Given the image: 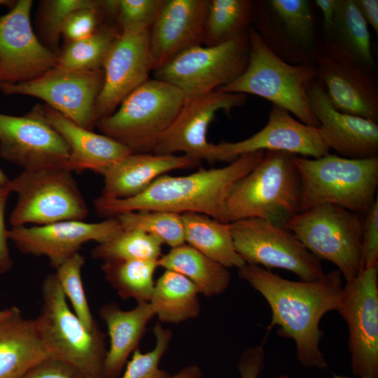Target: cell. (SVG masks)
Here are the masks:
<instances>
[{"instance_id":"cell-1","label":"cell","mask_w":378,"mask_h":378,"mask_svg":"<svg viewBox=\"0 0 378 378\" xmlns=\"http://www.w3.org/2000/svg\"><path fill=\"white\" fill-rule=\"evenodd\" d=\"M238 276L265 299L272 312L270 330L278 326L280 337L292 339L298 361L307 368L323 369L328 363L320 349L322 317L337 310L343 277L337 270L320 279L290 281L260 266L245 264Z\"/></svg>"},{"instance_id":"cell-2","label":"cell","mask_w":378,"mask_h":378,"mask_svg":"<svg viewBox=\"0 0 378 378\" xmlns=\"http://www.w3.org/2000/svg\"><path fill=\"white\" fill-rule=\"evenodd\" d=\"M265 151L240 155L227 166L204 169L184 176L164 174L141 193L127 199L94 200L95 211L102 218H114L124 213L148 210L177 214L194 212L223 223L224 203L232 186L251 171Z\"/></svg>"},{"instance_id":"cell-3","label":"cell","mask_w":378,"mask_h":378,"mask_svg":"<svg viewBox=\"0 0 378 378\" xmlns=\"http://www.w3.org/2000/svg\"><path fill=\"white\" fill-rule=\"evenodd\" d=\"M295 155L267 150L261 160L230 188L223 223L260 218L285 226L299 212L301 185Z\"/></svg>"},{"instance_id":"cell-4","label":"cell","mask_w":378,"mask_h":378,"mask_svg":"<svg viewBox=\"0 0 378 378\" xmlns=\"http://www.w3.org/2000/svg\"><path fill=\"white\" fill-rule=\"evenodd\" d=\"M301 194L299 212L330 204L364 215L378 187V157L351 159L330 153L318 158L296 155Z\"/></svg>"},{"instance_id":"cell-5","label":"cell","mask_w":378,"mask_h":378,"mask_svg":"<svg viewBox=\"0 0 378 378\" xmlns=\"http://www.w3.org/2000/svg\"><path fill=\"white\" fill-rule=\"evenodd\" d=\"M248 39L249 57L245 71L216 90L258 96L286 109L301 122L318 128L319 123L308 97L311 84L318 78L316 66L285 62L268 49L252 27Z\"/></svg>"},{"instance_id":"cell-6","label":"cell","mask_w":378,"mask_h":378,"mask_svg":"<svg viewBox=\"0 0 378 378\" xmlns=\"http://www.w3.org/2000/svg\"><path fill=\"white\" fill-rule=\"evenodd\" d=\"M186 100L175 86L148 79L111 115L97 120L99 131L133 153H153Z\"/></svg>"},{"instance_id":"cell-7","label":"cell","mask_w":378,"mask_h":378,"mask_svg":"<svg viewBox=\"0 0 378 378\" xmlns=\"http://www.w3.org/2000/svg\"><path fill=\"white\" fill-rule=\"evenodd\" d=\"M41 293V311L34 322L50 357L71 365L88 378H102L106 350L101 330H88L70 309L55 274L44 279Z\"/></svg>"},{"instance_id":"cell-8","label":"cell","mask_w":378,"mask_h":378,"mask_svg":"<svg viewBox=\"0 0 378 378\" xmlns=\"http://www.w3.org/2000/svg\"><path fill=\"white\" fill-rule=\"evenodd\" d=\"M363 215L325 204L298 212L286 227L319 260L333 263L346 282L363 270Z\"/></svg>"},{"instance_id":"cell-9","label":"cell","mask_w":378,"mask_h":378,"mask_svg":"<svg viewBox=\"0 0 378 378\" xmlns=\"http://www.w3.org/2000/svg\"><path fill=\"white\" fill-rule=\"evenodd\" d=\"M8 186L18 195L9 218L12 227L83 220L88 216L85 198L68 169L23 170Z\"/></svg>"},{"instance_id":"cell-10","label":"cell","mask_w":378,"mask_h":378,"mask_svg":"<svg viewBox=\"0 0 378 378\" xmlns=\"http://www.w3.org/2000/svg\"><path fill=\"white\" fill-rule=\"evenodd\" d=\"M251 27L276 56L292 65L316 66L321 31L307 0H255Z\"/></svg>"},{"instance_id":"cell-11","label":"cell","mask_w":378,"mask_h":378,"mask_svg":"<svg viewBox=\"0 0 378 378\" xmlns=\"http://www.w3.org/2000/svg\"><path fill=\"white\" fill-rule=\"evenodd\" d=\"M248 57V32L221 45L190 48L153 74L154 78L177 88L186 98L195 97L234 81L245 71Z\"/></svg>"},{"instance_id":"cell-12","label":"cell","mask_w":378,"mask_h":378,"mask_svg":"<svg viewBox=\"0 0 378 378\" xmlns=\"http://www.w3.org/2000/svg\"><path fill=\"white\" fill-rule=\"evenodd\" d=\"M229 224L235 250L246 264L286 270L304 281L325 275L321 260L286 227L260 218Z\"/></svg>"},{"instance_id":"cell-13","label":"cell","mask_w":378,"mask_h":378,"mask_svg":"<svg viewBox=\"0 0 378 378\" xmlns=\"http://www.w3.org/2000/svg\"><path fill=\"white\" fill-rule=\"evenodd\" d=\"M337 311L349 330L351 372L378 378V266L346 282Z\"/></svg>"},{"instance_id":"cell-14","label":"cell","mask_w":378,"mask_h":378,"mask_svg":"<svg viewBox=\"0 0 378 378\" xmlns=\"http://www.w3.org/2000/svg\"><path fill=\"white\" fill-rule=\"evenodd\" d=\"M103 83V69L75 71L54 66L27 82L0 83V90L41 99L76 125L92 130L97 122L95 104Z\"/></svg>"},{"instance_id":"cell-15","label":"cell","mask_w":378,"mask_h":378,"mask_svg":"<svg viewBox=\"0 0 378 378\" xmlns=\"http://www.w3.org/2000/svg\"><path fill=\"white\" fill-rule=\"evenodd\" d=\"M0 157L23 170L72 171L69 147L46 120L39 104L21 116L0 113Z\"/></svg>"},{"instance_id":"cell-16","label":"cell","mask_w":378,"mask_h":378,"mask_svg":"<svg viewBox=\"0 0 378 378\" xmlns=\"http://www.w3.org/2000/svg\"><path fill=\"white\" fill-rule=\"evenodd\" d=\"M31 0L16 1L0 17V83L35 79L52 69L57 53L35 35L30 22Z\"/></svg>"},{"instance_id":"cell-17","label":"cell","mask_w":378,"mask_h":378,"mask_svg":"<svg viewBox=\"0 0 378 378\" xmlns=\"http://www.w3.org/2000/svg\"><path fill=\"white\" fill-rule=\"evenodd\" d=\"M122 230L115 217L96 223L64 220L32 227H13L8 230V239L24 254L47 257L55 270L78 253L84 244L105 242Z\"/></svg>"},{"instance_id":"cell-18","label":"cell","mask_w":378,"mask_h":378,"mask_svg":"<svg viewBox=\"0 0 378 378\" xmlns=\"http://www.w3.org/2000/svg\"><path fill=\"white\" fill-rule=\"evenodd\" d=\"M259 150H284L312 158L330 154L317 127L307 125L286 109L272 105L266 125L253 135L239 141L212 144L210 162H230L241 155Z\"/></svg>"},{"instance_id":"cell-19","label":"cell","mask_w":378,"mask_h":378,"mask_svg":"<svg viewBox=\"0 0 378 378\" xmlns=\"http://www.w3.org/2000/svg\"><path fill=\"white\" fill-rule=\"evenodd\" d=\"M148 36L149 31H120L102 68L104 83L94 108L97 122L113 113L132 92L149 79L153 68Z\"/></svg>"},{"instance_id":"cell-20","label":"cell","mask_w":378,"mask_h":378,"mask_svg":"<svg viewBox=\"0 0 378 378\" xmlns=\"http://www.w3.org/2000/svg\"><path fill=\"white\" fill-rule=\"evenodd\" d=\"M246 94L213 91L186 98L174 122L164 134L153 153L174 155L183 153L192 158L210 162L213 143L207 140L211 122L219 111L230 112L242 106Z\"/></svg>"},{"instance_id":"cell-21","label":"cell","mask_w":378,"mask_h":378,"mask_svg":"<svg viewBox=\"0 0 378 378\" xmlns=\"http://www.w3.org/2000/svg\"><path fill=\"white\" fill-rule=\"evenodd\" d=\"M308 97L321 137L330 150L351 159L378 157L377 122L335 109L318 78L311 84Z\"/></svg>"},{"instance_id":"cell-22","label":"cell","mask_w":378,"mask_h":378,"mask_svg":"<svg viewBox=\"0 0 378 378\" xmlns=\"http://www.w3.org/2000/svg\"><path fill=\"white\" fill-rule=\"evenodd\" d=\"M209 0H164L149 30L153 71L183 52L204 44Z\"/></svg>"},{"instance_id":"cell-23","label":"cell","mask_w":378,"mask_h":378,"mask_svg":"<svg viewBox=\"0 0 378 378\" xmlns=\"http://www.w3.org/2000/svg\"><path fill=\"white\" fill-rule=\"evenodd\" d=\"M332 106L337 111L378 121V85L376 75L356 65L333 59L324 53L316 64Z\"/></svg>"},{"instance_id":"cell-24","label":"cell","mask_w":378,"mask_h":378,"mask_svg":"<svg viewBox=\"0 0 378 378\" xmlns=\"http://www.w3.org/2000/svg\"><path fill=\"white\" fill-rule=\"evenodd\" d=\"M201 161L186 155L132 153L111 166L102 176L101 197L127 199L147 189L160 176L176 169H192Z\"/></svg>"},{"instance_id":"cell-25","label":"cell","mask_w":378,"mask_h":378,"mask_svg":"<svg viewBox=\"0 0 378 378\" xmlns=\"http://www.w3.org/2000/svg\"><path fill=\"white\" fill-rule=\"evenodd\" d=\"M48 123L70 149L73 172L90 170L103 175L111 166L133 153L113 139L83 128L48 106L43 105Z\"/></svg>"},{"instance_id":"cell-26","label":"cell","mask_w":378,"mask_h":378,"mask_svg":"<svg viewBox=\"0 0 378 378\" xmlns=\"http://www.w3.org/2000/svg\"><path fill=\"white\" fill-rule=\"evenodd\" d=\"M321 35L323 53L376 75L368 25L354 0H337L333 24Z\"/></svg>"},{"instance_id":"cell-27","label":"cell","mask_w":378,"mask_h":378,"mask_svg":"<svg viewBox=\"0 0 378 378\" xmlns=\"http://www.w3.org/2000/svg\"><path fill=\"white\" fill-rule=\"evenodd\" d=\"M99 314L107 326L110 337L102 378H118L130 354L139 348L155 313L149 302H138L130 310H123L113 302L102 305Z\"/></svg>"},{"instance_id":"cell-28","label":"cell","mask_w":378,"mask_h":378,"mask_svg":"<svg viewBox=\"0 0 378 378\" xmlns=\"http://www.w3.org/2000/svg\"><path fill=\"white\" fill-rule=\"evenodd\" d=\"M48 358L34 319L24 318L15 307L0 321V378H22Z\"/></svg>"},{"instance_id":"cell-29","label":"cell","mask_w":378,"mask_h":378,"mask_svg":"<svg viewBox=\"0 0 378 378\" xmlns=\"http://www.w3.org/2000/svg\"><path fill=\"white\" fill-rule=\"evenodd\" d=\"M158 265L183 275L206 297L222 294L231 282L227 268L186 243L162 254Z\"/></svg>"},{"instance_id":"cell-30","label":"cell","mask_w":378,"mask_h":378,"mask_svg":"<svg viewBox=\"0 0 378 378\" xmlns=\"http://www.w3.org/2000/svg\"><path fill=\"white\" fill-rule=\"evenodd\" d=\"M181 216L186 244L227 269L246 264L235 250L229 223L199 213Z\"/></svg>"},{"instance_id":"cell-31","label":"cell","mask_w":378,"mask_h":378,"mask_svg":"<svg viewBox=\"0 0 378 378\" xmlns=\"http://www.w3.org/2000/svg\"><path fill=\"white\" fill-rule=\"evenodd\" d=\"M198 294L197 288L188 278L165 270L155 282L149 302L160 322L180 323L200 314Z\"/></svg>"},{"instance_id":"cell-32","label":"cell","mask_w":378,"mask_h":378,"mask_svg":"<svg viewBox=\"0 0 378 378\" xmlns=\"http://www.w3.org/2000/svg\"><path fill=\"white\" fill-rule=\"evenodd\" d=\"M255 0H209L204 45H221L248 34Z\"/></svg>"},{"instance_id":"cell-33","label":"cell","mask_w":378,"mask_h":378,"mask_svg":"<svg viewBox=\"0 0 378 378\" xmlns=\"http://www.w3.org/2000/svg\"><path fill=\"white\" fill-rule=\"evenodd\" d=\"M158 267V261L143 260H108L102 265L105 279L118 295L137 303L150 301Z\"/></svg>"},{"instance_id":"cell-34","label":"cell","mask_w":378,"mask_h":378,"mask_svg":"<svg viewBox=\"0 0 378 378\" xmlns=\"http://www.w3.org/2000/svg\"><path fill=\"white\" fill-rule=\"evenodd\" d=\"M120 33L114 27L103 25L89 37L67 43L57 54L55 67L75 71L102 69Z\"/></svg>"},{"instance_id":"cell-35","label":"cell","mask_w":378,"mask_h":378,"mask_svg":"<svg viewBox=\"0 0 378 378\" xmlns=\"http://www.w3.org/2000/svg\"><path fill=\"white\" fill-rule=\"evenodd\" d=\"M162 242L138 230H122L91 250V257L108 260H155L161 257Z\"/></svg>"},{"instance_id":"cell-36","label":"cell","mask_w":378,"mask_h":378,"mask_svg":"<svg viewBox=\"0 0 378 378\" xmlns=\"http://www.w3.org/2000/svg\"><path fill=\"white\" fill-rule=\"evenodd\" d=\"M115 218L123 230H138L174 248L185 244L181 214L142 210L122 214Z\"/></svg>"},{"instance_id":"cell-37","label":"cell","mask_w":378,"mask_h":378,"mask_svg":"<svg viewBox=\"0 0 378 378\" xmlns=\"http://www.w3.org/2000/svg\"><path fill=\"white\" fill-rule=\"evenodd\" d=\"M85 258L79 252L75 253L55 269V277L59 286L73 307V312L91 332L99 331L87 300L81 272Z\"/></svg>"},{"instance_id":"cell-38","label":"cell","mask_w":378,"mask_h":378,"mask_svg":"<svg viewBox=\"0 0 378 378\" xmlns=\"http://www.w3.org/2000/svg\"><path fill=\"white\" fill-rule=\"evenodd\" d=\"M164 0L102 1L107 15L113 16L120 30L149 31Z\"/></svg>"},{"instance_id":"cell-39","label":"cell","mask_w":378,"mask_h":378,"mask_svg":"<svg viewBox=\"0 0 378 378\" xmlns=\"http://www.w3.org/2000/svg\"><path fill=\"white\" fill-rule=\"evenodd\" d=\"M155 338L153 349L146 353L136 349L132 356L125 365L124 372L120 378H169L170 374L159 368L160 361L167 351L172 338L169 329L156 323L153 328Z\"/></svg>"},{"instance_id":"cell-40","label":"cell","mask_w":378,"mask_h":378,"mask_svg":"<svg viewBox=\"0 0 378 378\" xmlns=\"http://www.w3.org/2000/svg\"><path fill=\"white\" fill-rule=\"evenodd\" d=\"M97 1L46 0L40 3L38 26L40 34L48 48L55 52L62 37V28L69 16L74 11L94 6Z\"/></svg>"},{"instance_id":"cell-41","label":"cell","mask_w":378,"mask_h":378,"mask_svg":"<svg viewBox=\"0 0 378 378\" xmlns=\"http://www.w3.org/2000/svg\"><path fill=\"white\" fill-rule=\"evenodd\" d=\"M103 14L105 13L101 1H97L94 6L74 11L64 22L62 37L69 43L90 36L104 25L102 24Z\"/></svg>"},{"instance_id":"cell-42","label":"cell","mask_w":378,"mask_h":378,"mask_svg":"<svg viewBox=\"0 0 378 378\" xmlns=\"http://www.w3.org/2000/svg\"><path fill=\"white\" fill-rule=\"evenodd\" d=\"M362 255L364 269L378 266V199L363 216Z\"/></svg>"},{"instance_id":"cell-43","label":"cell","mask_w":378,"mask_h":378,"mask_svg":"<svg viewBox=\"0 0 378 378\" xmlns=\"http://www.w3.org/2000/svg\"><path fill=\"white\" fill-rule=\"evenodd\" d=\"M22 378H88L71 365L55 358H48Z\"/></svg>"},{"instance_id":"cell-44","label":"cell","mask_w":378,"mask_h":378,"mask_svg":"<svg viewBox=\"0 0 378 378\" xmlns=\"http://www.w3.org/2000/svg\"><path fill=\"white\" fill-rule=\"evenodd\" d=\"M265 351L262 346L247 348L237 363L240 378H259L265 366Z\"/></svg>"},{"instance_id":"cell-45","label":"cell","mask_w":378,"mask_h":378,"mask_svg":"<svg viewBox=\"0 0 378 378\" xmlns=\"http://www.w3.org/2000/svg\"><path fill=\"white\" fill-rule=\"evenodd\" d=\"M12 192L8 186H0V274L8 272L13 262L8 246V230L5 225V210L10 194Z\"/></svg>"},{"instance_id":"cell-46","label":"cell","mask_w":378,"mask_h":378,"mask_svg":"<svg viewBox=\"0 0 378 378\" xmlns=\"http://www.w3.org/2000/svg\"><path fill=\"white\" fill-rule=\"evenodd\" d=\"M354 2L368 26L378 34V1L354 0Z\"/></svg>"},{"instance_id":"cell-47","label":"cell","mask_w":378,"mask_h":378,"mask_svg":"<svg viewBox=\"0 0 378 378\" xmlns=\"http://www.w3.org/2000/svg\"><path fill=\"white\" fill-rule=\"evenodd\" d=\"M314 4L321 10V34L327 32L332 27L337 9V0H315Z\"/></svg>"},{"instance_id":"cell-48","label":"cell","mask_w":378,"mask_h":378,"mask_svg":"<svg viewBox=\"0 0 378 378\" xmlns=\"http://www.w3.org/2000/svg\"><path fill=\"white\" fill-rule=\"evenodd\" d=\"M203 374L201 368L195 364L184 367L169 378H202Z\"/></svg>"},{"instance_id":"cell-49","label":"cell","mask_w":378,"mask_h":378,"mask_svg":"<svg viewBox=\"0 0 378 378\" xmlns=\"http://www.w3.org/2000/svg\"><path fill=\"white\" fill-rule=\"evenodd\" d=\"M15 307L0 309V321L9 316L14 310Z\"/></svg>"},{"instance_id":"cell-50","label":"cell","mask_w":378,"mask_h":378,"mask_svg":"<svg viewBox=\"0 0 378 378\" xmlns=\"http://www.w3.org/2000/svg\"><path fill=\"white\" fill-rule=\"evenodd\" d=\"M10 179L4 172L3 170L0 169V186H6L8 183Z\"/></svg>"},{"instance_id":"cell-51","label":"cell","mask_w":378,"mask_h":378,"mask_svg":"<svg viewBox=\"0 0 378 378\" xmlns=\"http://www.w3.org/2000/svg\"><path fill=\"white\" fill-rule=\"evenodd\" d=\"M15 2L16 1L0 0V6H6L11 8L15 5Z\"/></svg>"},{"instance_id":"cell-52","label":"cell","mask_w":378,"mask_h":378,"mask_svg":"<svg viewBox=\"0 0 378 378\" xmlns=\"http://www.w3.org/2000/svg\"><path fill=\"white\" fill-rule=\"evenodd\" d=\"M278 378H293V377H289V376H288L286 374H280L278 377ZM332 378H351V377H344V376H339V375L334 374ZM358 378H362V377H358Z\"/></svg>"}]
</instances>
